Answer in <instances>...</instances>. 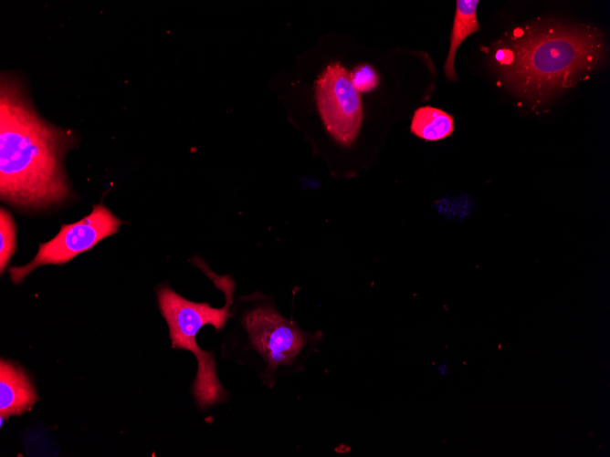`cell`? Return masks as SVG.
Segmentation results:
<instances>
[{
  "mask_svg": "<svg viewBox=\"0 0 610 457\" xmlns=\"http://www.w3.org/2000/svg\"><path fill=\"white\" fill-rule=\"evenodd\" d=\"M76 134L37 113L25 84L13 73L0 80V197L20 210H42L68 200L63 161Z\"/></svg>",
  "mask_w": 610,
  "mask_h": 457,
  "instance_id": "6da1fadb",
  "label": "cell"
},
{
  "mask_svg": "<svg viewBox=\"0 0 610 457\" xmlns=\"http://www.w3.org/2000/svg\"><path fill=\"white\" fill-rule=\"evenodd\" d=\"M488 54L499 82L538 108L588 78L606 46L595 26L537 19L507 32Z\"/></svg>",
  "mask_w": 610,
  "mask_h": 457,
  "instance_id": "7a4b0ae2",
  "label": "cell"
},
{
  "mask_svg": "<svg viewBox=\"0 0 610 457\" xmlns=\"http://www.w3.org/2000/svg\"><path fill=\"white\" fill-rule=\"evenodd\" d=\"M240 324L242 334L224 341L222 356L253 369L268 388L302 371L322 340L321 332L304 331L268 302L245 310Z\"/></svg>",
  "mask_w": 610,
  "mask_h": 457,
  "instance_id": "3957f363",
  "label": "cell"
},
{
  "mask_svg": "<svg viewBox=\"0 0 610 457\" xmlns=\"http://www.w3.org/2000/svg\"><path fill=\"white\" fill-rule=\"evenodd\" d=\"M200 269L222 290L226 305L216 308L208 303L185 299L168 286L158 289V304L165 319L174 348L191 351L197 361V370L193 385V394L199 407L206 409L226 401L228 395L222 386L213 353L203 350L196 343L198 331L206 325L221 330L231 317L234 282L228 276H219L203 264Z\"/></svg>",
  "mask_w": 610,
  "mask_h": 457,
  "instance_id": "277c9868",
  "label": "cell"
},
{
  "mask_svg": "<svg viewBox=\"0 0 610 457\" xmlns=\"http://www.w3.org/2000/svg\"><path fill=\"white\" fill-rule=\"evenodd\" d=\"M123 222L102 203L94 204L89 214L81 220L62 224L51 240L39 244L31 262L22 266L8 268L14 284H20L36 268L45 265H62L81 253L92 249L102 239L116 234Z\"/></svg>",
  "mask_w": 610,
  "mask_h": 457,
  "instance_id": "5b68a950",
  "label": "cell"
},
{
  "mask_svg": "<svg viewBox=\"0 0 610 457\" xmlns=\"http://www.w3.org/2000/svg\"><path fill=\"white\" fill-rule=\"evenodd\" d=\"M316 100L329 133L343 145L352 143L362 123V101L350 74L339 63L329 65L319 77Z\"/></svg>",
  "mask_w": 610,
  "mask_h": 457,
  "instance_id": "8992f818",
  "label": "cell"
},
{
  "mask_svg": "<svg viewBox=\"0 0 610 457\" xmlns=\"http://www.w3.org/2000/svg\"><path fill=\"white\" fill-rule=\"evenodd\" d=\"M39 400L36 389L25 370L15 363L0 361V418L20 415Z\"/></svg>",
  "mask_w": 610,
  "mask_h": 457,
  "instance_id": "52a82bcc",
  "label": "cell"
},
{
  "mask_svg": "<svg viewBox=\"0 0 610 457\" xmlns=\"http://www.w3.org/2000/svg\"><path fill=\"white\" fill-rule=\"evenodd\" d=\"M456 14L450 35L448 54L444 64V72L447 79H458L455 71V56L461 43L471 34L480 29L477 19L478 0H458Z\"/></svg>",
  "mask_w": 610,
  "mask_h": 457,
  "instance_id": "ba28073f",
  "label": "cell"
},
{
  "mask_svg": "<svg viewBox=\"0 0 610 457\" xmlns=\"http://www.w3.org/2000/svg\"><path fill=\"white\" fill-rule=\"evenodd\" d=\"M454 119L439 109L425 106L417 109L412 118L411 131L427 141L443 140L452 134Z\"/></svg>",
  "mask_w": 610,
  "mask_h": 457,
  "instance_id": "9c48e42d",
  "label": "cell"
},
{
  "mask_svg": "<svg viewBox=\"0 0 610 457\" xmlns=\"http://www.w3.org/2000/svg\"><path fill=\"white\" fill-rule=\"evenodd\" d=\"M16 226L11 213L1 207L0 210V272L4 274L16 248Z\"/></svg>",
  "mask_w": 610,
  "mask_h": 457,
  "instance_id": "30bf717a",
  "label": "cell"
},
{
  "mask_svg": "<svg viewBox=\"0 0 610 457\" xmlns=\"http://www.w3.org/2000/svg\"><path fill=\"white\" fill-rule=\"evenodd\" d=\"M350 77L357 91L368 92L373 89L378 84L377 73L368 65L357 67L350 74Z\"/></svg>",
  "mask_w": 610,
  "mask_h": 457,
  "instance_id": "8fae6325",
  "label": "cell"
}]
</instances>
